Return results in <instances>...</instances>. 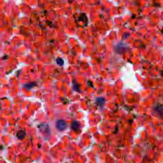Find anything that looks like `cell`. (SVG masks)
<instances>
[{
  "label": "cell",
  "mask_w": 163,
  "mask_h": 163,
  "mask_svg": "<svg viewBox=\"0 0 163 163\" xmlns=\"http://www.w3.org/2000/svg\"><path fill=\"white\" fill-rule=\"evenodd\" d=\"M67 126V124L66 121L63 120H59L57 121L56 123V127L59 131H63Z\"/></svg>",
  "instance_id": "1"
},
{
  "label": "cell",
  "mask_w": 163,
  "mask_h": 163,
  "mask_svg": "<svg viewBox=\"0 0 163 163\" xmlns=\"http://www.w3.org/2000/svg\"><path fill=\"white\" fill-rule=\"evenodd\" d=\"M25 131H20L17 134V137L18 138L21 140H23L25 138Z\"/></svg>",
  "instance_id": "2"
},
{
  "label": "cell",
  "mask_w": 163,
  "mask_h": 163,
  "mask_svg": "<svg viewBox=\"0 0 163 163\" xmlns=\"http://www.w3.org/2000/svg\"><path fill=\"white\" fill-rule=\"evenodd\" d=\"M79 126V125L78 121H74L71 125L72 129L74 130V131H77L78 129Z\"/></svg>",
  "instance_id": "3"
},
{
  "label": "cell",
  "mask_w": 163,
  "mask_h": 163,
  "mask_svg": "<svg viewBox=\"0 0 163 163\" xmlns=\"http://www.w3.org/2000/svg\"><path fill=\"white\" fill-rule=\"evenodd\" d=\"M97 102L99 104V105L101 106L104 103L105 100L103 98H98L97 99Z\"/></svg>",
  "instance_id": "4"
},
{
  "label": "cell",
  "mask_w": 163,
  "mask_h": 163,
  "mask_svg": "<svg viewBox=\"0 0 163 163\" xmlns=\"http://www.w3.org/2000/svg\"><path fill=\"white\" fill-rule=\"evenodd\" d=\"M57 64H58V65L62 66L64 65V60L61 58H58L57 59Z\"/></svg>",
  "instance_id": "5"
}]
</instances>
